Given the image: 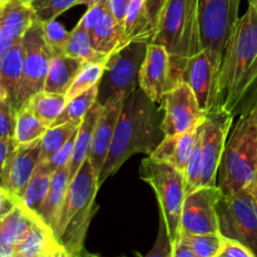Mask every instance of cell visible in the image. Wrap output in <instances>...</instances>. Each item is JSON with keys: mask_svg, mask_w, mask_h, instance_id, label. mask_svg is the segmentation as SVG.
<instances>
[{"mask_svg": "<svg viewBox=\"0 0 257 257\" xmlns=\"http://www.w3.org/2000/svg\"><path fill=\"white\" fill-rule=\"evenodd\" d=\"M35 20L38 19L30 5L22 0H8L0 8V27L14 40L22 39Z\"/></svg>", "mask_w": 257, "mask_h": 257, "instance_id": "cell-23", "label": "cell"}, {"mask_svg": "<svg viewBox=\"0 0 257 257\" xmlns=\"http://www.w3.org/2000/svg\"><path fill=\"white\" fill-rule=\"evenodd\" d=\"M152 43L165 47L186 72L188 60L202 50L200 0H166Z\"/></svg>", "mask_w": 257, "mask_h": 257, "instance_id": "cell-5", "label": "cell"}, {"mask_svg": "<svg viewBox=\"0 0 257 257\" xmlns=\"http://www.w3.org/2000/svg\"><path fill=\"white\" fill-rule=\"evenodd\" d=\"M123 102H124V99L112 98L107 103H104L99 118H98L97 124H95L93 142L92 146H90L88 160L92 163L93 168H94L95 173L98 176H99L105 160H107L108 153H109L115 125H117L120 112H122Z\"/></svg>", "mask_w": 257, "mask_h": 257, "instance_id": "cell-17", "label": "cell"}, {"mask_svg": "<svg viewBox=\"0 0 257 257\" xmlns=\"http://www.w3.org/2000/svg\"><path fill=\"white\" fill-rule=\"evenodd\" d=\"M202 124L195 130L181 133V135L165 136L162 141L158 143L157 147L151 153L150 157L161 161V162L170 163L180 172L185 173L188 161L195 150L196 142L202 131Z\"/></svg>", "mask_w": 257, "mask_h": 257, "instance_id": "cell-18", "label": "cell"}, {"mask_svg": "<svg viewBox=\"0 0 257 257\" xmlns=\"http://www.w3.org/2000/svg\"><path fill=\"white\" fill-rule=\"evenodd\" d=\"M90 38L94 49L107 57L127 45L124 39V28L115 20L109 7L105 10L99 24L92 32Z\"/></svg>", "mask_w": 257, "mask_h": 257, "instance_id": "cell-26", "label": "cell"}, {"mask_svg": "<svg viewBox=\"0 0 257 257\" xmlns=\"http://www.w3.org/2000/svg\"><path fill=\"white\" fill-rule=\"evenodd\" d=\"M185 188L186 193L201 187V178H202V131L196 142L195 150L191 156L185 173Z\"/></svg>", "mask_w": 257, "mask_h": 257, "instance_id": "cell-37", "label": "cell"}, {"mask_svg": "<svg viewBox=\"0 0 257 257\" xmlns=\"http://www.w3.org/2000/svg\"><path fill=\"white\" fill-rule=\"evenodd\" d=\"M69 33L65 30L60 23L57 20L43 23V34L49 49L52 50L53 55L64 54L65 45L69 39Z\"/></svg>", "mask_w": 257, "mask_h": 257, "instance_id": "cell-38", "label": "cell"}, {"mask_svg": "<svg viewBox=\"0 0 257 257\" xmlns=\"http://www.w3.org/2000/svg\"><path fill=\"white\" fill-rule=\"evenodd\" d=\"M185 82V70L171 58L165 47L150 43L140 72V88L156 103L161 104L166 93Z\"/></svg>", "mask_w": 257, "mask_h": 257, "instance_id": "cell-11", "label": "cell"}, {"mask_svg": "<svg viewBox=\"0 0 257 257\" xmlns=\"http://www.w3.org/2000/svg\"><path fill=\"white\" fill-rule=\"evenodd\" d=\"M160 105L165 112L161 123L165 136H176L195 130L205 122L207 115L186 82L166 93Z\"/></svg>", "mask_w": 257, "mask_h": 257, "instance_id": "cell-12", "label": "cell"}, {"mask_svg": "<svg viewBox=\"0 0 257 257\" xmlns=\"http://www.w3.org/2000/svg\"><path fill=\"white\" fill-rule=\"evenodd\" d=\"M23 78L18 95V109L37 93L44 89L45 78L49 70L52 50L47 45L43 34V23L35 20L22 38Z\"/></svg>", "mask_w": 257, "mask_h": 257, "instance_id": "cell-10", "label": "cell"}, {"mask_svg": "<svg viewBox=\"0 0 257 257\" xmlns=\"http://www.w3.org/2000/svg\"><path fill=\"white\" fill-rule=\"evenodd\" d=\"M104 69L105 63H84L77 77L70 84L69 89L65 93L67 99H72V98L87 92L94 85L99 84V80L104 73Z\"/></svg>", "mask_w": 257, "mask_h": 257, "instance_id": "cell-35", "label": "cell"}, {"mask_svg": "<svg viewBox=\"0 0 257 257\" xmlns=\"http://www.w3.org/2000/svg\"><path fill=\"white\" fill-rule=\"evenodd\" d=\"M39 158L40 140L17 146L4 167L2 187L22 201L25 188L37 170Z\"/></svg>", "mask_w": 257, "mask_h": 257, "instance_id": "cell-15", "label": "cell"}, {"mask_svg": "<svg viewBox=\"0 0 257 257\" xmlns=\"http://www.w3.org/2000/svg\"><path fill=\"white\" fill-rule=\"evenodd\" d=\"M69 171L68 167H63L55 171L50 178V186L48 190L47 197L39 212V218L53 231L58 225L60 211L64 203L65 195H67L68 186H69Z\"/></svg>", "mask_w": 257, "mask_h": 257, "instance_id": "cell-22", "label": "cell"}, {"mask_svg": "<svg viewBox=\"0 0 257 257\" xmlns=\"http://www.w3.org/2000/svg\"><path fill=\"white\" fill-rule=\"evenodd\" d=\"M257 175V102L240 114L228 135L217 171V187L232 195L253 182Z\"/></svg>", "mask_w": 257, "mask_h": 257, "instance_id": "cell-3", "label": "cell"}, {"mask_svg": "<svg viewBox=\"0 0 257 257\" xmlns=\"http://www.w3.org/2000/svg\"><path fill=\"white\" fill-rule=\"evenodd\" d=\"M216 77L217 70L205 50H201L188 60L185 82L193 90L198 104L206 113L215 108Z\"/></svg>", "mask_w": 257, "mask_h": 257, "instance_id": "cell-16", "label": "cell"}, {"mask_svg": "<svg viewBox=\"0 0 257 257\" xmlns=\"http://www.w3.org/2000/svg\"><path fill=\"white\" fill-rule=\"evenodd\" d=\"M192 250L196 257H217L225 245V237L221 233H186L178 236Z\"/></svg>", "mask_w": 257, "mask_h": 257, "instance_id": "cell-32", "label": "cell"}, {"mask_svg": "<svg viewBox=\"0 0 257 257\" xmlns=\"http://www.w3.org/2000/svg\"><path fill=\"white\" fill-rule=\"evenodd\" d=\"M248 187H250L251 192H252V196H253V198H255V202H256V205H257V175H256L255 180H253V182L251 183V185L248 186Z\"/></svg>", "mask_w": 257, "mask_h": 257, "instance_id": "cell-50", "label": "cell"}, {"mask_svg": "<svg viewBox=\"0 0 257 257\" xmlns=\"http://www.w3.org/2000/svg\"><path fill=\"white\" fill-rule=\"evenodd\" d=\"M108 8V0L105 2L99 3V4L92 5V7L88 8V10L85 12V14L80 18V20L78 22V24L83 28L84 30H87L89 34H92V32L94 30V28L99 24V22L102 20L103 15H104L105 10Z\"/></svg>", "mask_w": 257, "mask_h": 257, "instance_id": "cell-41", "label": "cell"}, {"mask_svg": "<svg viewBox=\"0 0 257 257\" xmlns=\"http://www.w3.org/2000/svg\"><path fill=\"white\" fill-rule=\"evenodd\" d=\"M7 2H8V0H0V8H2L3 5H4Z\"/></svg>", "mask_w": 257, "mask_h": 257, "instance_id": "cell-52", "label": "cell"}, {"mask_svg": "<svg viewBox=\"0 0 257 257\" xmlns=\"http://www.w3.org/2000/svg\"><path fill=\"white\" fill-rule=\"evenodd\" d=\"M257 102V10L248 4L226 47L216 78L215 108L233 117Z\"/></svg>", "mask_w": 257, "mask_h": 257, "instance_id": "cell-1", "label": "cell"}, {"mask_svg": "<svg viewBox=\"0 0 257 257\" xmlns=\"http://www.w3.org/2000/svg\"><path fill=\"white\" fill-rule=\"evenodd\" d=\"M14 138H0V187L3 185V173H4V167L9 160L10 153L17 147Z\"/></svg>", "mask_w": 257, "mask_h": 257, "instance_id": "cell-43", "label": "cell"}, {"mask_svg": "<svg viewBox=\"0 0 257 257\" xmlns=\"http://www.w3.org/2000/svg\"><path fill=\"white\" fill-rule=\"evenodd\" d=\"M98 190V175L87 158L69 182L54 231L60 246L73 256H79L83 250V242L94 215V200Z\"/></svg>", "mask_w": 257, "mask_h": 257, "instance_id": "cell-4", "label": "cell"}, {"mask_svg": "<svg viewBox=\"0 0 257 257\" xmlns=\"http://www.w3.org/2000/svg\"><path fill=\"white\" fill-rule=\"evenodd\" d=\"M22 2H24V3H29L30 0H22Z\"/></svg>", "mask_w": 257, "mask_h": 257, "instance_id": "cell-54", "label": "cell"}, {"mask_svg": "<svg viewBox=\"0 0 257 257\" xmlns=\"http://www.w3.org/2000/svg\"><path fill=\"white\" fill-rule=\"evenodd\" d=\"M79 125L74 123H63L58 125H50L40 140L39 162L49 161L57 152H59L68 141L77 133Z\"/></svg>", "mask_w": 257, "mask_h": 257, "instance_id": "cell-31", "label": "cell"}, {"mask_svg": "<svg viewBox=\"0 0 257 257\" xmlns=\"http://www.w3.org/2000/svg\"><path fill=\"white\" fill-rule=\"evenodd\" d=\"M216 210L221 235L243 243L257 256V205L250 187L222 195Z\"/></svg>", "mask_w": 257, "mask_h": 257, "instance_id": "cell-9", "label": "cell"}, {"mask_svg": "<svg viewBox=\"0 0 257 257\" xmlns=\"http://www.w3.org/2000/svg\"><path fill=\"white\" fill-rule=\"evenodd\" d=\"M173 253V242L168 236L167 230H166L165 222L161 220L160 231H158L157 240L155 245L151 248L150 252L143 257H172Z\"/></svg>", "mask_w": 257, "mask_h": 257, "instance_id": "cell-40", "label": "cell"}, {"mask_svg": "<svg viewBox=\"0 0 257 257\" xmlns=\"http://www.w3.org/2000/svg\"><path fill=\"white\" fill-rule=\"evenodd\" d=\"M140 177L153 188L161 208V216L171 241L181 232V215L186 197L185 176L172 165L148 157L142 161Z\"/></svg>", "mask_w": 257, "mask_h": 257, "instance_id": "cell-6", "label": "cell"}, {"mask_svg": "<svg viewBox=\"0 0 257 257\" xmlns=\"http://www.w3.org/2000/svg\"><path fill=\"white\" fill-rule=\"evenodd\" d=\"M233 122L232 113L216 107L206 115L202 124V178L201 186H217V171Z\"/></svg>", "mask_w": 257, "mask_h": 257, "instance_id": "cell-13", "label": "cell"}, {"mask_svg": "<svg viewBox=\"0 0 257 257\" xmlns=\"http://www.w3.org/2000/svg\"><path fill=\"white\" fill-rule=\"evenodd\" d=\"M13 45V40L5 34L2 30V27H0V59L4 57L5 53L10 49V47Z\"/></svg>", "mask_w": 257, "mask_h": 257, "instance_id": "cell-48", "label": "cell"}, {"mask_svg": "<svg viewBox=\"0 0 257 257\" xmlns=\"http://www.w3.org/2000/svg\"><path fill=\"white\" fill-rule=\"evenodd\" d=\"M98 97V84L88 89L87 92L82 93V94L77 95V97L72 98L67 102L64 110L62 114L57 118L53 125L63 124V123H74V124L79 125L82 123L83 118L87 114L88 110L93 107L95 102H97Z\"/></svg>", "mask_w": 257, "mask_h": 257, "instance_id": "cell-33", "label": "cell"}, {"mask_svg": "<svg viewBox=\"0 0 257 257\" xmlns=\"http://www.w3.org/2000/svg\"><path fill=\"white\" fill-rule=\"evenodd\" d=\"M248 4L253 5V7H255L256 10H257V0H250V2H248Z\"/></svg>", "mask_w": 257, "mask_h": 257, "instance_id": "cell-51", "label": "cell"}, {"mask_svg": "<svg viewBox=\"0 0 257 257\" xmlns=\"http://www.w3.org/2000/svg\"><path fill=\"white\" fill-rule=\"evenodd\" d=\"M17 109L8 98L0 95V138H14Z\"/></svg>", "mask_w": 257, "mask_h": 257, "instance_id": "cell-39", "label": "cell"}, {"mask_svg": "<svg viewBox=\"0 0 257 257\" xmlns=\"http://www.w3.org/2000/svg\"><path fill=\"white\" fill-rule=\"evenodd\" d=\"M131 0H108V7L109 10L112 12V14L114 15L115 20L119 23L123 27V23H124V17L125 12H127V7L130 4Z\"/></svg>", "mask_w": 257, "mask_h": 257, "instance_id": "cell-46", "label": "cell"}, {"mask_svg": "<svg viewBox=\"0 0 257 257\" xmlns=\"http://www.w3.org/2000/svg\"><path fill=\"white\" fill-rule=\"evenodd\" d=\"M217 257H257L251 248L238 241L225 237V245Z\"/></svg>", "mask_w": 257, "mask_h": 257, "instance_id": "cell-42", "label": "cell"}, {"mask_svg": "<svg viewBox=\"0 0 257 257\" xmlns=\"http://www.w3.org/2000/svg\"><path fill=\"white\" fill-rule=\"evenodd\" d=\"M123 28L127 44L132 42L152 43L156 29L148 15L146 0H131L125 12Z\"/></svg>", "mask_w": 257, "mask_h": 257, "instance_id": "cell-25", "label": "cell"}, {"mask_svg": "<svg viewBox=\"0 0 257 257\" xmlns=\"http://www.w3.org/2000/svg\"><path fill=\"white\" fill-rule=\"evenodd\" d=\"M50 178H52V175L49 173L35 170L34 175L28 183L24 195H23L22 203L28 210L35 213L38 217H39V212L42 210L45 197H47L48 190H49Z\"/></svg>", "mask_w": 257, "mask_h": 257, "instance_id": "cell-34", "label": "cell"}, {"mask_svg": "<svg viewBox=\"0 0 257 257\" xmlns=\"http://www.w3.org/2000/svg\"><path fill=\"white\" fill-rule=\"evenodd\" d=\"M28 4L40 23H47L55 20L60 14L78 5V0H30Z\"/></svg>", "mask_w": 257, "mask_h": 257, "instance_id": "cell-36", "label": "cell"}, {"mask_svg": "<svg viewBox=\"0 0 257 257\" xmlns=\"http://www.w3.org/2000/svg\"><path fill=\"white\" fill-rule=\"evenodd\" d=\"M103 104L99 102H95L93 107L87 112V114L83 118L82 123L79 124V128L77 131L74 140V147H73L72 158L68 165V171H69V180L72 181L74 176L77 175L78 171L80 170L84 161L88 158L89 155L90 146L93 142V135H94L95 124L98 122L100 112H102Z\"/></svg>", "mask_w": 257, "mask_h": 257, "instance_id": "cell-21", "label": "cell"}, {"mask_svg": "<svg viewBox=\"0 0 257 257\" xmlns=\"http://www.w3.org/2000/svg\"><path fill=\"white\" fill-rule=\"evenodd\" d=\"M22 201L18 200L17 197L12 195V193L8 192L7 190H4L3 187H0V218L3 216H5L7 213H9L18 203H20Z\"/></svg>", "mask_w": 257, "mask_h": 257, "instance_id": "cell-44", "label": "cell"}, {"mask_svg": "<svg viewBox=\"0 0 257 257\" xmlns=\"http://www.w3.org/2000/svg\"><path fill=\"white\" fill-rule=\"evenodd\" d=\"M59 248L62 246L53 231L42 220H38L24 241L17 246L15 253L24 257H39Z\"/></svg>", "mask_w": 257, "mask_h": 257, "instance_id": "cell-27", "label": "cell"}, {"mask_svg": "<svg viewBox=\"0 0 257 257\" xmlns=\"http://www.w3.org/2000/svg\"><path fill=\"white\" fill-rule=\"evenodd\" d=\"M240 3L241 0H200L201 45L217 72L228 40L240 20Z\"/></svg>", "mask_w": 257, "mask_h": 257, "instance_id": "cell-8", "label": "cell"}, {"mask_svg": "<svg viewBox=\"0 0 257 257\" xmlns=\"http://www.w3.org/2000/svg\"><path fill=\"white\" fill-rule=\"evenodd\" d=\"M23 44L17 40L0 59V95L8 98L18 110V95L23 78Z\"/></svg>", "mask_w": 257, "mask_h": 257, "instance_id": "cell-19", "label": "cell"}, {"mask_svg": "<svg viewBox=\"0 0 257 257\" xmlns=\"http://www.w3.org/2000/svg\"><path fill=\"white\" fill-rule=\"evenodd\" d=\"M67 97L65 94H58V93L39 92L33 95L27 103L34 114L47 125H53L57 118L62 114L67 105Z\"/></svg>", "mask_w": 257, "mask_h": 257, "instance_id": "cell-30", "label": "cell"}, {"mask_svg": "<svg viewBox=\"0 0 257 257\" xmlns=\"http://www.w3.org/2000/svg\"><path fill=\"white\" fill-rule=\"evenodd\" d=\"M64 54L83 60L84 63H105L108 58L94 49L90 34L79 24L75 25L74 29L69 33Z\"/></svg>", "mask_w": 257, "mask_h": 257, "instance_id": "cell-29", "label": "cell"}, {"mask_svg": "<svg viewBox=\"0 0 257 257\" xmlns=\"http://www.w3.org/2000/svg\"><path fill=\"white\" fill-rule=\"evenodd\" d=\"M165 3L166 0H146L148 15H150V19L152 22L153 27H155L156 32H157L161 13H162L163 7H165Z\"/></svg>", "mask_w": 257, "mask_h": 257, "instance_id": "cell-45", "label": "cell"}, {"mask_svg": "<svg viewBox=\"0 0 257 257\" xmlns=\"http://www.w3.org/2000/svg\"><path fill=\"white\" fill-rule=\"evenodd\" d=\"M38 220L40 218L35 213L28 210L22 202L18 203L9 213L0 218V242L15 250Z\"/></svg>", "mask_w": 257, "mask_h": 257, "instance_id": "cell-20", "label": "cell"}, {"mask_svg": "<svg viewBox=\"0 0 257 257\" xmlns=\"http://www.w3.org/2000/svg\"><path fill=\"white\" fill-rule=\"evenodd\" d=\"M222 192L217 186H201L186 193L181 215V232L220 233L217 203Z\"/></svg>", "mask_w": 257, "mask_h": 257, "instance_id": "cell-14", "label": "cell"}, {"mask_svg": "<svg viewBox=\"0 0 257 257\" xmlns=\"http://www.w3.org/2000/svg\"><path fill=\"white\" fill-rule=\"evenodd\" d=\"M105 2V0H78V5H87L88 8L92 7V5L99 4V3Z\"/></svg>", "mask_w": 257, "mask_h": 257, "instance_id": "cell-49", "label": "cell"}, {"mask_svg": "<svg viewBox=\"0 0 257 257\" xmlns=\"http://www.w3.org/2000/svg\"><path fill=\"white\" fill-rule=\"evenodd\" d=\"M141 88L131 93L123 102L114 136L104 166L98 176L102 186L137 153L151 155L165 136L161 128L160 108Z\"/></svg>", "mask_w": 257, "mask_h": 257, "instance_id": "cell-2", "label": "cell"}, {"mask_svg": "<svg viewBox=\"0 0 257 257\" xmlns=\"http://www.w3.org/2000/svg\"><path fill=\"white\" fill-rule=\"evenodd\" d=\"M172 257H196L190 247L185 242L177 238L173 242V253Z\"/></svg>", "mask_w": 257, "mask_h": 257, "instance_id": "cell-47", "label": "cell"}, {"mask_svg": "<svg viewBox=\"0 0 257 257\" xmlns=\"http://www.w3.org/2000/svg\"><path fill=\"white\" fill-rule=\"evenodd\" d=\"M60 255H62V253H60ZM59 257H60V256H59Z\"/></svg>", "mask_w": 257, "mask_h": 257, "instance_id": "cell-56", "label": "cell"}, {"mask_svg": "<svg viewBox=\"0 0 257 257\" xmlns=\"http://www.w3.org/2000/svg\"><path fill=\"white\" fill-rule=\"evenodd\" d=\"M247 2H250V0H247Z\"/></svg>", "mask_w": 257, "mask_h": 257, "instance_id": "cell-55", "label": "cell"}, {"mask_svg": "<svg viewBox=\"0 0 257 257\" xmlns=\"http://www.w3.org/2000/svg\"><path fill=\"white\" fill-rule=\"evenodd\" d=\"M150 43L132 42L108 55L98 84L97 100L104 104L112 98L125 99L140 88V72Z\"/></svg>", "mask_w": 257, "mask_h": 257, "instance_id": "cell-7", "label": "cell"}, {"mask_svg": "<svg viewBox=\"0 0 257 257\" xmlns=\"http://www.w3.org/2000/svg\"><path fill=\"white\" fill-rule=\"evenodd\" d=\"M77 257H98V256H92V255H87V256H82V255H79V256H77Z\"/></svg>", "mask_w": 257, "mask_h": 257, "instance_id": "cell-53", "label": "cell"}, {"mask_svg": "<svg viewBox=\"0 0 257 257\" xmlns=\"http://www.w3.org/2000/svg\"><path fill=\"white\" fill-rule=\"evenodd\" d=\"M49 125L45 124L34 114L27 103L17 110V122H15L14 141L18 146L32 143L42 140Z\"/></svg>", "mask_w": 257, "mask_h": 257, "instance_id": "cell-28", "label": "cell"}, {"mask_svg": "<svg viewBox=\"0 0 257 257\" xmlns=\"http://www.w3.org/2000/svg\"><path fill=\"white\" fill-rule=\"evenodd\" d=\"M84 62L65 54L53 55L44 83V92L65 94Z\"/></svg>", "mask_w": 257, "mask_h": 257, "instance_id": "cell-24", "label": "cell"}]
</instances>
